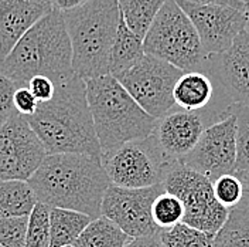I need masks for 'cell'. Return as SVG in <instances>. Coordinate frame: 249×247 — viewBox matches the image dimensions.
Segmentation results:
<instances>
[{"instance_id": "f546056e", "label": "cell", "mask_w": 249, "mask_h": 247, "mask_svg": "<svg viewBox=\"0 0 249 247\" xmlns=\"http://www.w3.org/2000/svg\"><path fill=\"white\" fill-rule=\"evenodd\" d=\"M17 84L12 78L0 71V120L6 121L13 114H16L13 105V97H15Z\"/></svg>"}, {"instance_id": "e0dca14e", "label": "cell", "mask_w": 249, "mask_h": 247, "mask_svg": "<svg viewBox=\"0 0 249 247\" xmlns=\"http://www.w3.org/2000/svg\"><path fill=\"white\" fill-rule=\"evenodd\" d=\"M173 98L176 108L188 112L215 111L228 114L233 107L219 94L208 74L197 71L183 73L174 85Z\"/></svg>"}, {"instance_id": "4fadbf2b", "label": "cell", "mask_w": 249, "mask_h": 247, "mask_svg": "<svg viewBox=\"0 0 249 247\" xmlns=\"http://www.w3.org/2000/svg\"><path fill=\"white\" fill-rule=\"evenodd\" d=\"M176 1L196 27L207 56L224 53L231 47L238 34L245 30V10L230 6H197L183 0Z\"/></svg>"}, {"instance_id": "484cf974", "label": "cell", "mask_w": 249, "mask_h": 247, "mask_svg": "<svg viewBox=\"0 0 249 247\" xmlns=\"http://www.w3.org/2000/svg\"><path fill=\"white\" fill-rule=\"evenodd\" d=\"M236 118V164L233 173L238 176L249 173V107L233 105Z\"/></svg>"}, {"instance_id": "5bb4252c", "label": "cell", "mask_w": 249, "mask_h": 247, "mask_svg": "<svg viewBox=\"0 0 249 247\" xmlns=\"http://www.w3.org/2000/svg\"><path fill=\"white\" fill-rule=\"evenodd\" d=\"M219 94L231 104L249 107V33L238 34L228 50L208 56L207 71Z\"/></svg>"}, {"instance_id": "52a82bcc", "label": "cell", "mask_w": 249, "mask_h": 247, "mask_svg": "<svg viewBox=\"0 0 249 247\" xmlns=\"http://www.w3.org/2000/svg\"><path fill=\"white\" fill-rule=\"evenodd\" d=\"M101 162L110 184L129 189L163 184L169 170L177 164L161 149L153 134L101 155Z\"/></svg>"}, {"instance_id": "83f0119b", "label": "cell", "mask_w": 249, "mask_h": 247, "mask_svg": "<svg viewBox=\"0 0 249 247\" xmlns=\"http://www.w3.org/2000/svg\"><path fill=\"white\" fill-rule=\"evenodd\" d=\"M214 196L219 205H222L225 209L231 210L235 207L245 193V186L241 178L235 173H228L219 176L215 182H213Z\"/></svg>"}, {"instance_id": "8d00e7d4", "label": "cell", "mask_w": 249, "mask_h": 247, "mask_svg": "<svg viewBox=\"0 0 249 247\" xmlns=\"http://www.w3.org/2000/svg\"><path fill=\"white\" fill-rule=\"evenodd\" d=\"M245 16H247V26H245V30L249 33V4H247V7H245Z\"/></svg>"}, {"instance_id": "ab89813d", "label": "cell", "mask_w": 249, "mask_h": 247, "mask_svg": "<svg viewBox=\"0 0 249 247\" xmlns=\"http://www.w3.org/2000/svg\"><path fill=\"white\" fill-rule=\"evenodd\" d=\"M65 247H72V246H65Z\"/></svg>"}, {"instance_id": "9c48e42d", "label": "cell", "mask_w": 249, "mask_h": 247, "mask_svg": "<svg viewBox=\"0 0 249 247\" xmlns=\"http://www.w3.org/2000/svg\"><path fill=\"white\" fill-rule=\"evenodd\" d=\"M184 71L144 54L130 70L116 78L144 112L156 120L176 108L173 91Z\"/></svg>"}, {"instance_id": "d590c367", "label": "cell", "mask_w": 249, "mask_h": 247, "mask_svg": "<svg viewBox=\"0 0 249 247\" xmlns=\"http://www.w3.org/2000/svg\"><path fill=\"white\" fill-rule=\"evenodd\" d=\"M239 178H241V181L244 182L245 189H247V190H249V173H247V175H242V176H239Z\"/></svg>"}, {"instance_id": "d4e9b609", "label": "cell", "mask_w": 249, "mask_h": 247, "mask_svg": "<svg viewBox=\"0 0 249 247\" xmlns=\"http://www.w3.org/2000/svg\"><path fill=\"white\" fill-rule=\"evenodd\" d=\"M152 217L159 230L169 229L183 222L184 206L177 196L164 190L153 202Z\"/></svg>"}, {"instance_id": "ac0fdd59", "label": "cell", "mask_w": 249, "mask_h": 247, "mask_svg": "<svg viewBox=\"0 0 249 247\" xmlns=\"http://www.w3.org/2000/svg\"><path fill=\"white\" fill-rule=\"evenodd\" d=\"M143 57H144L143 39H140L138 34H135L126 26L124 20L121 16L115 41L110 48L109 76L118 78L127 70H130L133 65H136Z\"/></svg>"}, {"instance_id": "1f68e13d", "label": "cell", "mask_w": 249, "mask_h": 247, "mask_svg": "<svg viewBox=\"0 0 249 247\" xmlns=\"http://www.w3.org/2000/svg\"><path fill=\"white\" fill-rule=\"evenodd\" d=\"M13 105L16 112L24 118H29L34 115L38 107V101L34 98L29 87H17L15 97H13Z\"/></svg>"}, {"instance_id": "cb8c5ba5", "label": "cell", "mask_w": 249, "mask_h": 247, "mask_svg": "<svg viewBox=\"0 0 249 247\" xmlns=\"http://www.w3.org/2000/svg\"><path fill=\"white\" fill-rule=\"evenodd\" d=\"M214 236L183 222L169 229L159 230V239L163 247H211Z\"/></svg>"}, {"instance_id": "9a60e30c", "label": "cell", "mask_w": 249, "mask_h": 247, "mask_svg": "<svg viewBox=\"0 0 249 247\" xmlns=\"http://www.w3.org/2000/svg\"><path fill=\"white\" fill-rule=\"evenodd\" d=\"M228 114H218L215 111L188 112L174 108L157 120L153 135L166 155L176 162H181L197 145L202 132Z\"/></svg>"}, {"instance_id": "7402d4cb", "label": "cell", "mask_w": 249, "mask_h": 247, "mask_svg": "<svg viewBox=\"0 0 249 247\" xmlns=\"http://www.w3.org/2000/svg\"><path fill=\"white\" fill-rule=\"evenodd\" d=\"M130 242L132 237L101 215L89 222L72 247H124Z\"/></svg>"}, {"instance_id": "8fae6325", "label": "cell", "mask_w": 249, "mask_h": 247, "mask_svg": "<svg viewBox=\"0 0 249 247\" xmlns=\"http://www.w3.org/2000/svg\"><path fill=\"white\" fill-rule=\"evenodd\" d=\"M163 192V184L142 189H129L110 184L104 195L101 215L108 217L132 239L153 236L159 233V227L152 217V206Z\"/></svg>"}, {"instance_id": "ba28073f", "label": "cell", "mask_w": 249, "mask_h": 247, "mask_svg": "<svg viewBox=\"0 0 249 247\" xmlns=\"http://www.w3.org/2000/svg\"><path fill=\"white\" fill-rule=\"evenodd\" d=\"M163 186L183 203V223L211 234H217L225 223L230 210L218 203L213 182L201 173L177 162L164 178Z\"/></svg>"}, {"instance_id": "3957f363", "label": "cell", "mask_w": 249, "mask_h": 247, "mask_svg": "<svg viewBox=\"0 0 249 247\" xmlns=\"http://www.w3.org/2000/svg\"><path fill=\"white\" fill-rule=\"evenodd\" d=\"M0 71L18 87H27L36 76L51 78L55 85L74 77L72 50L61 12L54 9L37 21L0 62Z\"/></svg>"}, {"instance_id": "4dcf8cb0", "label": "cell", "mask_w": 249, "mask_h": 247, "mask_svg": "<svg viewBox=\"0 0 249 247\" xmlns=\"http://www.w3.org/2000/svg\"><path fill=\"white\" fill-rule=\"evenodd\" d=\"M27 87H29L31 94L34 95V98L38 101V104L50 101L54 97L55 90H57L55 82L51 78L46 77V76H36V77H33L29 81Z\"/></svg>"}, {"instance_id": "8992f818", "label": "cell", "mask_w": 249, "mask_h": 247, "mask_svg": "<svg viewBox=\"0 0 249 247\" xmlns=\"http://www.w3.org/2000/svg\"><path fill=\"white\" fill-rule=\"evenodd\" d=\"M144 54L188 73H205L208 56L191 20L176 0H166L143 39Z\"/></svg>"}, {"instance_id": "7c38bea8", "label": "cell", "mask_w": 249, "mask_h": 247, "mask_svg": "<svg viewBox=\"0 0 249 247\" xmlns=\"http://www.w3.org/2000/svg\"><path fill=\"white\" fill-rule=\"evenodd\" d=\"M181 164L211 182L222 175L233 173L236 164V118L233 111L202 132L197 145Z\"/></svg>"}, {"instance_id": "30bf717a", "label": "cell", "mask_w": 249, "mask_h": 247, "mask_svg": "<svg viewBox=\"0 0 249 247\" xmlns=\"http://www.w3.org/2000/svg\"><path fill=\"white\" fill-rule=\"evenodd\" d=\"M46 155L27 118L16 112L0 126V181L27 182Z\"/></svg>"}, {"instance_id": "836d02e7", "label": "cell", "mask_w": 249, "mask_h": 247, "mask_svg": "<svg viewBox=\"0 0 249 247\" xmlns=\"http://www.w3.org/2000/svg\"><path fill=\"white\" fill-rule=\"evenodd\" d=\"M50 1L55 10L64 13V12H70L77 7H81L82 4H85L89 0H50Z\"/></svg>"}, {"instance_id": "74e56055", "label": "cell", "mask_w": 249, "mask_h": 247, "mask_svg": "<svg viewBox=\"0 0 249 247\" xmlns=\"http://www.w3.org/2000/svg\"><path fill=\"white\" fill-rule=\"evenodd\" d=\"M238 1H241V3H242V4H245V6L249 4V0H238Z\"/></svg>"}, {"instance_id": "f35d334b", "label": "cell", "mask_w": 249, "mask_h": 247, "mask_svg": "<svg viewBox=\"0 0 249 247\" xmlns=\"http://www.w3.org/2000/svg\"><path fill=\"white\" fill-rule=\"evenodd\" d=\"M3 123H4V121H1V120H0V126H1V125H3Z\"/></svg>"}, {"instance_id": "d6a6232c", "label": "cell", "mask_w": 249, "mask_h": 247, "mask_svg": "<svg viewBox=\"0 0 249 247\" xmlns=\"http://www.w3.org/2000/svg\"><path fill=\"white\" fill-rule=\"evenodd\" d=\"M191 4H197V6H207V4H217V6H230V7H235L239 10H245V4H242L238 0H183Z\"/></svg>"}, {"instance_id": "e575fe53", "label": "cell", "mask_w": 249, "mask_h": 247, "mask_svg": "<svg viewBox=\"0 0 249 247\" xmlns=\"http://www.w3.org/2000/svg\"><path fill=\"white\" fill-rule=\"evenodd\" d=\"M124 247H163L159 239V233L149 237H140V239H132V242Z\"/></svg>"}, {"instance_id": "2e32d148", "label": "cell", "mask_w": 249, "mask_h": 247, "mask_svg": "<svg viewBox=\"0 0 249 247\" xmlns=\"http://www.w3.org/2000/svg\"><path fill=\"white\" fill-rule=\"evenodd\" d=\"M53 10L50 0H0V62L37 21Z\"/></svg>"}, {"instance_id": "44dd1931", "label": "cell", "mask_w": 249, "mask_h": 247, "mask_svg": "<svg viewBox=\"0 0 249 247\" xmlns=\"http://www.w3.org/2000/svg\"><path fill=\"white\" fill-rule=\"evenodd\" d=\"M37 203L30 185L24 181H0V219L29 217Z\"/></svg>"}, {"instance_id": "603a6c76", "label": "cell", "mask_w": 249, "mask_h": 247, "mask_svg": "<svg viewBox=\"0 0 249 247\" xmlns=\"http://www.w3.org/2000/svg\"><path fill=\"white\" fill-rule=\"evenodd\" d=\"M164 3L166 0H118L126 26L140 39H144Z\"/></svg>"}, {"instance_id": "277c9868", "label": "cell", "mask_w": 249, "mask_h": 247, "mask_svg": "<svg viewBox=\"0 0 249 247\" xmlns=\"http://www.w3.org/2000/svg\"><path fill=\"white\" fill-rule=\"evenodd\" d=\"M85 90L102 155L153 134L157 120L140 108L115 77L87 80Z\"/></svg>"}, {"instance_id": "d6986e66", "label": "cell", "mask_w": 249, "mask_h": 247, "mask_svg": "<svg viewBox=\"0 0 249 247\" xmlns=\"http://www.w3.org/2000/svg\"><path fill=\"white\" fill-rule=\"evenodd\" d=\"M211 247H249V190L245 189L244 198L230 210Z\"/></svg>"}, {"instance_id": "6da1fadb", "label": "cell", "mask_w": 249, "mask_h": 247, "mask_svg": "<svg viewBox=\"0 0 249 247\" xmlns=\"http://www.w3.org/2000/svg\"><path fill=\"white\" fill-rule=\"evenodd\" d=\"M37 202L70 209L91 219L101 216L104 195L110 185L101 158L84 154L46 155L27 181Z\"/></svg>"}, {"instance_id": "7a4b0ae2", "label": "cell", "mask_w": 249, "mask_h": 247, "mask_svg": "<svg viewBox=\"0 0 249 247\" xmlns=\"http://www.w3.org/2000/svg\"><path fill=\"white\" fill-rule=\"evenodd\" d=\"M47 155L84 154L101 158L85 81L77 76L57 85L54 97L27 118Z\"/></svg>"}, {"instance_id": "ffe728a7", "label": "cell", "mask_w": 249, "mask_h": 247, "mask_svg": "<svg viewBox=\"0 0 249 247\" xmlns=\"http://www.w3.org/2000/svg\"><path fill=\"white\" fill-rule=\"evenodd\" d=\"M92 219L70 209H50V247L72 246Z\"/></svg>"}, {"instance_id": "5b68a950", "label": "cell", "mask_w": 249, "mask_h": 247, "mask_svg": "<svg viewBox=\"0 0 249 247\" xmlns=\"http://www.w3.org/2000/svg\"><path fill=\"white\" fill-rule=\"evenodd\" d=\"M74 74L87 81L109 74V57L121 19L118 0H89L64 12Z\"/></svg>"}, {"instance_id": "60d3db41", "label": "cell", "mask_w": 249, "mask_h": 247, "mask_svg": "<svg viewBox=\"0 0 249 247\" xmlns=\"http://www.w3.org/2000/svg\"><path fill=\"white\" fill-rule=\"evenodd\" d=\"M0 247H3V246H0Z\"/></svg>"}, {"instance_id": "f1b7e54d", "label": "cell", "mask_w": 249, "mask_h": 247, "mask_svg": "<svg viewBox=\"0 0 249 247\" xmlns=\"http://www.w3.org/2000/svg\"><path fill=\"white\" fill-rule=\"evenodd\" d=\"M29 226V217L0 219V246L24 247Z\"/></svg>"}, {"instance_id": "4316f807", "label": "cell", "mask_w": 249, "mask_h": 247, "mask_svg": "<svg viewBox=\"0 0 249 247\" xmlns=\"http://www.w3.org/2000/svg\"><path fill=\"white\" fill-rule=\"evenodd\" d=\"M24 247H50V207L40 202L29 216Z\"/></svg>"}]
</instances>
